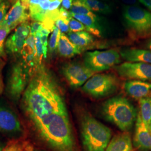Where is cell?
<instances>
[{
  "label": "cell",
  "instance_id": "cell-1",
  "mask_svg": "<svg viewBox=\"0 0 151 151\" xmlns=\"http://www.w3.org/2000/svg\"><path fill=\"white\" fill-rule=\"evenodd\" d=\"M22 100L24 109L34 125L53 114L68 113L60 87L43 65L31 76Z\"/></svg>",
  "mask_w": 151,
  "mask_h": 151
},
{
  "label": "cell",
  "instance_id": "cell-2",
  "mask_svg": "<svg viewBox=\"0 0 151 151\" xmlns=\"http://www.w3.org/2000/svg\"><path fill=\"white\" fill-rule=\"evenodd\" d=\"M34 125L41 137L56 151H73L75 142L68 113L53 114Z\"/></svg>",
  "mask_w": 151,
  "mask_h": 151
},
{
  "label": "cell",
  "instance_id": "cell-3",
  "mask_svg": "<svg viewBox=\"0 0 151 151\" xmlns=\"http://www.w3.org/2000/svg\"><path fill=\"white\" fill-rule=\"evenodd\" d=\"M105 118L123 132L130 129L137 119V113L133 105L124 97L110 98L103 104Z\"/></svg>",
  "mask_w": 151,
  "mask_h": 151
},
{
  "label": "cell",
  "instance_id": "cell-4",
  "mask_svg": "<svg viewBox=\"0 0 151 151\" xmlns=\"http://www.w3.org/2000/svg\"><path fill=\"white\" fill-rule=\"evenodd\" d=\"M81 134L86 151H106L111 137L110 129L89 115L82 118Z\"/></svg>",
  "mask_w": 151,
  "mask_h": 151
},
{
  "label": "cell",
  "instance_id": "cell-5",
  "mask_svg": "<svg viewBox=\"0 0 151 151\" xmlns=\"http://www.w3.org/2000/svg\"><path fill=\"white\" fill-rule=\"evenodd\" d=\"M123 17L130 39L138 40L151 37V12L138 5L125 6Z\"/></svg>",
  "mask_w": 151,
  "mask_h": 151
},
{
  "label": "cell",
  "instance_id": "cell-6",
  "mask_svg": "<svg viewBox=\"0 0 151 151\" xmlns=\"http://www.w3.org/2000/svg\"><path fill=\"white\" fill-rule=\"evenodd\" d=\"M120 62V53L114 49L87 52L83 55V64L95 73L108 70Z\"/></svg>",
  "mask_w": 151,
  "mask_h": 151
},
{
  "label": "cell",
  "instance_id": "cell-7",
  "mask_svg": "<svg viewBox=\"0 0 151 151\" xmlns=\"http://www.w3.org/2000/svg\"><path fill=\"white\" fill-rule=\"evenodd\" d=\"M118 81L116 76L111 73H101L92 76L82 86L85 93L95 98L108 96L116 91Z\"/></svg>",
  "mask_w": 151,
  "mask_h": 151
},
{
  "label": "cell",
  "instance_id": "cell-8",
  "mask_svg": "<svg viewBox=\"0 0 151 151\" xmlns=\"http://www.w3.org/2000/svg\"><path fill=\"white\" fill-rule=\"evenodd\" d=\"M31 76L30 71L22 62L12 66L6 87L7 93L12 100L17 101L24 95Z\"/></svg>",
  "mask_w": 151,
  "mask_h": 151
},
{
  "label": "cell",
  "instance_id": "cell-9",
  "mask_svg": "<svg viewBox=\"0 0 151 151\" xmlns=\"http://www.w3.org/2000/svg\"><path fill=\"white\" fill-rule=\"evenodd\" d=\"M114 68L124 79L151 82V64L127 62L115 66Z\"/></svg>",
  "mask_w": 151,
  "mask_h": 151
},
{
  "label": "cell",
  "instance_id": "cell-10",
  "mask_svg": "<svg viewBox=\"0 0 151 151\" xmlns=\"http://www.w3.org/2000/svg\"><path fill=\"white\" fill-rule=\"evenodd\" d=\"M62 73L70 85L73 88L83 86L95 73L84 64L76 62L65 65L62 68Z\"/></svg>",
  "mask_w": 151,
  "mask_h": 151
},
{
  "label": "cell",
  "instance_id": "cell-11",
  "mask_svg": "<svg viewBox=\"0 0 151 151\" xmlns=\"http://www.w3.org/2000/svg\"><path fill=\"white\" fill-rule=\"evenodd\" d=\"M30 32V25L28 22H24L19 25L15 32L6 40L5 46L6 51L11 54L20 53Z\"/></svg>",
  "mask_w": 151,
  "mask_h": 151
},
{
  "label": "cell",
  "instance_id": "cell-12",
  "mask_svg": "<svg viewBox=\"0 0 151 151\" xmlns=\"http://www.w3.org/2000/svg\"><path fill=\"white\" fill-rule=\"evenodd\" d=\"M27 9V7L22 5L21 0H16L15 4L0 24V27H9L12 30L22 22H27L29 15L26 11Z\"/></svg>",
  "mask_w": 151,
  "mask_h": 151
},
{
  "label": "cell",
  "instance_id": "cell-13",
  "mask_svg": "<svg viewBox=\"0 0 151 151\" xmlns=\"http://www.w3.org/2000/svg\"><path fill=\"white\" fill-rule=\"evenodd\" d=\"M134 142L135 146L141 150L151 151V131L139 113L136 119Z\"/></svg>",
  "mask_w": 151,
  "mask_h": 151
},
{
  "label": "cell",
  "instance_id": "cell-14",
  "mask_svg": "<svg viewBox=\"0 0 151 151\" xmlns=\"http://www.w3.org/2000/svg\"><path fill=\"white\" fill-rule=\"evenodd\" d=\"M22 130V125L16 115L10 110L0 106V132L17 133Z\"/></svg>",
  "mask_w": 151,
  "mask_h": 151
},
{
  "label": "cell",
  "instance_id": "cell-15",
  "mask_svg": "<svg viewBox=\"0 0 151 151\" xmlns=\"http://www.w3.org/2000/svg\"><path fill=\"white\" fill-rule=\"evenodd\" d=\"M125 92L134 99H141L151 94V82L128 80L124 84Z\"/></svg>",
  "mask_w": 151,
  "mask_h": 151
},
{
  "label": "cell",
  "instance_id": "cell-16",
  "mask_svg": "<svg viewBox=\"0 0 151 151\" xmlns=\"http://www.w3.org/2000/svg\"><path fill=\"white\" fill-rule=\"evenodd\" d=\"M121 57L129 62H139L151 65V50L137 48H126L120 52Z\"/></svg>",
  "mask_w": 151,
  "mask_h": 151
},
{
  "label": "cell",
  "instance_id": "cell-17",
  "mask_svg": "<svg viewBox=\"0 0 151 151\" xmlns=\"http://www.w3.org/2000/svg\"><path fill=\"white\" fill-rule=\"evenodd\" d=\"M105 151H133L131 137L127 132L115 135L110 141Z\"/></svg>",
  "mask_w": 151,
  "mask_h": 151
},
{
  "label": "cell",
  "instance_id": "cell-18",
  "mask_svg": "<svg viewBox=\"0 0 151 151\" xmlns=\"http://www.w3.org/2000/svg\"><path fill=\"white\" fill-rule=\"evenodd\" d=\"M57 50L60 56L65 58H70L81 54L82 50L73 43L68 37L64 34H60L58 44Z\"/></svg>",
  "mask_w": 151,
  "mask_h": 151
},
{
  "label": "cell",
  "instance_id": "cell-19",
  "mask_svg": "<svg viewBox=\"0 0 151 151\" xmlns=\"http://www.w3.org/2000/svg\"><path fill=\"white\" fill-rule=\"evenodd\" d=\"M72 16L85 25L86 32L97 37H101L102 27L98 21L97 16L93 17L76 14H72Z\"/></svg>",
  "mask_w": 151,
  "mask_h": 151
},
{
  "label": "cell",
  "instance_id": "cell-20",
  "mask_svg": "<svg viewBox=\"0 0 151 151\" xmlns=\"http://www.w3.org/2000/svg\"><path fill=\"white\" fill-rule=\"evenodd\" d=\"M67 37L73 43L81 49L82 51L90 46L94 42L93 35L86 31L69 32L67 34Z\"/></svg>",
  "mask_w": 151,
  "mask_h": 151
},
{
  "label": "cell",
  "instance_id": "cell-21",
  "mask_svg": "<svg viewBox=\"0 0 151 151\" xmlns=\"http://www.w3.org/2000/svg\"><path fill=\"white\" fill-rule=\"evenodd\" d=\"M93 12H97L108 15L112 10L111 7L106 4L99 0H81Z\"/></svg>",
  "mask_w": 151,
  "mask_h": 151
},
{
  "label": "cell",
  "instance_id": "cell-22",
  "mask_svg": "<svg viewBox=\"0 0 151 151\" xmlns=\"http://www.w3.org/2000/svg\"><path fill=\"white\" fill-rule=\"evenodd\" d=\"M140 116L148 126L151 122V94L139 100Z\"/></svg>",
  "mask_w": 151,
  "mask_h": 151
},
{
  "label": "cell",
  "instance_id": "cell-23",
  "mask_svg": "<svg viewBox=\"0 0 151 151\" xmlns=\"http://www.w3.org/2000/svg\"><path fill=\"white\" fill-rule=\"evenodd\" d=\"M70 12L72 14L87 15L96 17V15L84 4L81 0H72V5L70 7Z\"/></svg>",
  "mask_w": 151,
  "mask_h": 151
},
{
  "label": "cell",
  "instance_id": "cell-24",
  "mask_svg": "<svg viewBox=\"0 0 151 151\" xmlns=\"http://www.w3.org/2000/svg\"><path fill=\"white\" fill-rule=\"evenodd\" d=\"M27 146V143L24 140H11L2 151H24Z\"/></svg>",
  "mask_w": 151,
  "mask_h": 151
},
{
  "label": "cell",
  "instance_id": "cell-25",
  "mask_svg": "<svg viewBox=\"0 0 151 151\" xmlns=\"http://www.w3.org/2000/svg\"><path fill=\"white\" fill-rule=\"evenodd\" d=\"M42 34L38 32L35 35V48H36V60L38 67L42 65V60L44 58L43 44L41 40Z\"/></svg>",
  "mask_w": 151,
  "mask_h": 151
},
{
  "label": "cell",
  "instance_id": "cell-26",
  "mask_svg": "<svg viewBox=\"0 0 151 151\" xmlns=\"http://www.w3.org/2000/svg\"><path fill=\"white\" fill-rule=\"evenodd\" d=\"M61 32L60 29L55 27L52 34L50 35L48 43V49L50 52L52 53L57 49L58 44L60 40Z\"/></svg>",
  "mask_w": 151,
  "mask_h": 151
},
{
  "label": "cell",
  "instance_id": "cell-27",
  "mask_svg": "<svg viewBox=\"0 0 151 151\" xmlns=\"http://www.w3.org/2000/svg\"><path fill=\"white\" fill-rule=\"evenodd\" d=\"M11 31L9 27H0V57H5L6 56L4 49L6 39Z\"/></svg>",
  "mask_w": 151,
  "mask_h": 151
},
{
  "label": "cell",
  "instance_id": "cell-28",
  "mask_svg": "<svg viewBox=\"0 0 151 151\" xmlns=\"http://www.w3.org/2000/svg\"><path fill=\"white\" fill-rule=\"evenodd\" d=\"M69 27L70 32H78L86 30L85 25L73 17L70 18L69 21Z\"/></svg>",
  "mask_w": 151,
  "mask_h": 151
},
{
  "label": "cell",
  "instance_id": "cell-29",
  "mask_svg": "<svg viewBox=\"0 0 151 151\" xmlns=\"http://www.w3.org/2000/svg\"><path fill=\"white\" fill-rule=\"evenodd\" d=\"M55 27L60 29L62 33H68L70 32V27H69V21L62 19L59 17V18L56 20L55 22Z\"/></svg>",
  "mask_w": 151,
  "mask_h": 151
},
{
  "label": "cell",
  "instance_id": "cell-30",
  "mask_svg": "<svg viewBox=\"0 0 151 151\" xmlns=\"http://www.w3.org/2000/svg\"><path fill=\"white\" fill-rule=\"evenodd\" d=\"M10 6V2L6 0L0 4V24L3 22Z\"/></svg>",
  "mask_w": 151,
  "mask_h": 151
},
{
  "label": "cell",
  "instance_id": "cell-31",
  "mask_svg": "<svg viewBox=\"0 0 151 151\" xmlns=\"http://www.w3.org/2000/svg\"><path fill=\"white\" fill-rule=\"evenodd\" d=\"M43 28V24L41 22H34L30 25V33L35 35L38 32H40Z\"/></svg>",
  "mask_w": 151,
  "mask_h": 151
},
{
  "label": "cell",
  "instance_id": "cell-32",
  "mask_svg": "<svg viewBox=\"0 0 151 151\" xmlns=\"http://www.w3.org/2000/svg\"><path fill=\"white\" fill-rule=\"evenodd\" d=\"M60 18L63 19L65 20H67L70 21V18L72 17V14L70 12V11H68L63 7H61L60 9Z\"/></svg>",
  "mask_w": 151,
  "mask_h": 151
},
{
  "label": "cell",
  "instance_id": "cell-33",
  "mask_svg": "<svg viewBox=\"0 0 151 151\" xmlns=\"http://www.w3.org/2000/svg\"><path fill=\"white\" fill-rule=\"evenodd\" d=\"M72 5V0H62V7L65 10H70Z\"/></svg>",
  "mask_w": 151,
  "mask_h": 151
},
{
  "label": "cell",
  "instance_id": "cell-34",
  "mask_svg": "<svg viewBox=\"0 0 151 151\" xmlns=\"http://www.w3.org/2000/svg\"><path fill=\"white\" fill-rule=\"evenodd\" d=\"M121 1L126 6L138 5V0H121Z\"/></svg>",
  "mask_w": 151,
  "mask_h": 151
},
{
  "label": "cell",
  "instance_id": "cell-35",
  "mask_svg": "<svg viewBox=\"0 0 151 151\" xmlns=\"http://www.w3.org/2000/svg\"><path fill=\"white\" fill-rule=\"evenodd\" d=\"M138 1L145 6L151 12V0H138Z\"/></svg>",
  "mask_w": 151,
  "mask_h": 151
},
{
  "label": "cell",
  "instance_id": "cell-36",
  "mask_svg": "<svg viewBox=\"0 0 151 151\" xmlns=\"http://www.w3.org/2000/svg\"><path fill=\"white\" fill-rule=\"evenodd\" d=\"M2 70H0V94H1L3 92L4 88V84L2 75Z\"/></svg>",
  "mask_w": 151,
  "mask_h": 151
},
{
  "label": "cell",
  "instance_id": "cell-37",
  "mask_svg": "<svg viewBox=\"0 0 151 151\" xmlns=\"http://www.w3.org/2000/svg\"><path fill=\"white\" fill-rule=\"evenodd\" d=\"M50 32H51L50 31H49V30L46 29L45 28H43L42 29V30L40 31V33H41L42 35H47V36H48Z\"/></svg>",
  "mask_w": 151,
  "mask_h": 151
},
{
  "label": "cell",
  "instance_id": "cell-38",
  "mask_svg": "<svg viewBox=\"0 0 151 151\" xmlns=\"http://www.w3.org/2000/svg\"><path fill=\"white\" fill-rule=\"evenodd\" d=\"M4 65H5V62L1 58H0V70H2L4 67Z\"/></svg>",
  "mask_w": 151,
  "mask_h": 151
},
{
  "label": "cell",
  "instance_id": "cell-39",
  "mask_svg": "<svg viewBox=\"0 0 151 151\" xmlns=\"http://www.w3.org/2000/svg\"><path fill=\"white\" fill-rule=\"evenodd\" d=\"M146 47H147V48L149 49L150 50H151V37L149 39V40L148 41V42L147 43Z\"/></svg>",
  "mask_w": 151,
  "mask_h": 151
},
{
  "label": "cell",
  "instance_id": "cell-40",
  "mask_svg": "<svg viewBox=\"0 0 151 151\" xmlns=\"http://www.w3.org/2000/svg\"><path fill=\"white\" fill-rule=\"evenodd\" d=\"M24 151H33V149L30 146H27Z\"/></svg>",
  "mask_w": 151,
  "mask_h": 151
},
{
  "label": "cell",
  "instance_id": "cell-41",
  "mask_svg": "<svg viewBox=\"0 0 151 151\" xmlns=\"http://www.w3.org/2000/svg\"><path fill=\"white\" fill-rule=\"evenodd\" d=\"M21 1H22V4H24L27 1V0H21Z\"/></svg>",
  "mask_w": 151,
  "mask_h": 151
},
{
  "label": "cell",
  "instance_id": "cell-42",
  "mask_svg": "<svg viewBox=\"0 0 151 151\" xmlns=\"http://www.w3.org/2000/svg\"><path fill=\"white\" fill-rule=\"evenodd\" d=\"M6 0H0V4L2 3V2H3L4 1H5Z\"/></svg>",
  "mask_w": 151,
  "mask_h": 151
},
{
  "label": "cell",
  "instance_id": "cell-43",
  "mask_svg": "<svg viewBox=\"0 0 151 151\" xmlns=\"http://www.w3.org/2000/svg\"><path fill=\"white\" fill-rule=\"evenodd\" d=\"M149 128H150V131H151V124H150V126H149Z\"/></svg>",
  "mask_w": 151,
  "mask_h": 151
},
{
  "label": "cell",
  "instance_id": "cell-44",
  "mask_svg": "<svg viewBox=\"0 0 151 151\" xmlns=\"http://www.w3.org/2000/svg\"><path fill=\"white\" fill-rule=\"evenodd\" d=\"M2 151V147H1V146L0 145V151Z\"/></svg>",
  "mask_w": 151,
  "mask_h": 151
}]
</instances>
